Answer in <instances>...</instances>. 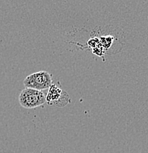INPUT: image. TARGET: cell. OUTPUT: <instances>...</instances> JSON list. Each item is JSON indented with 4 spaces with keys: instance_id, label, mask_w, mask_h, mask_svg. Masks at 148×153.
<instances>
[{
    "instance_id": "1",
    "label": "cell",
    "mask_w": 148,
    "mask_h": 153,
    "mask_svg": "<svg viewBox=\"0 0 148 153\" xmlns=\"http://www.w3.org/2000/svg\"><path fill=\"white\" fill-rule=\"evenodd\" d=\"M19 102L22 108L33 109L46 103V95L42 91L25 88L19 96Z\"/></svg>"
},
{
    "instance_id": "2",
    "label": "cell",
    "mask_w": 148,
    "mask_h": 153,
    "mask_svg": "<svg viewBox=\"0 0 148 153\" xmlns=\"http://www.w3.org/2000/svg\"><path fill=\"white\" fill-rule=\"evenodd\" d=\"M52 84V74L46 71H40L27 76L23 81L25 88L43 91L49 89Z\"/></svg>"
},
{
    "instance_id": "3",
    "label": "cell",
    "mask_w": 148,
    "mask_h": 153,
    "mask_svg": "<svg viewBox=\"0 0 148 153\" xmlns=\"http://www.w3.org/2000/svg\"><path fill=\"white\" fill-rule=\"evenodd\" d=\"M46 103L49 106L62 108L71 103V99L67 92L52 83L46 95Z\"/></svg>"
}]
</instances>
